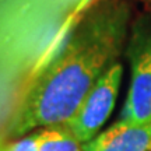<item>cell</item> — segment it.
<instances>
[{
	"mask_svg": "<svg viewBox=\"0 0 151 151\" xmlns=\"http://www.w3.org/2000/svg\"><path fill=\"white\" fill-rule=\"evenodd\" d=\"M129 20L127 1L95 0L62 52L29 88L4 140H16L37 127L63 124L73 118L98 78L116 63Z\"/></svg>",
	"mask_w": 151,
	"mask_h": 151,
	"instance_id": "6da1fadb",
	"label": "cell"
},
{
	"mask_svg": "<svg viewBox=\"0 0 151 151\" xmlns=\"http://www.w3.org/2000/svg\"><path fill=\"white\" fill-rule=\"evenodd\" d=\"M94 1L0 0V141L29 88Z\"/></svg>",
	"mask_w": 151,
	"mask_h": 151,
	"instance_id": "7a4b0ae2",
	"label": "cell"
},
{
	"mask_svg": "<svg viewBox=\"0 0 151 151\" xmlns=\"http://www.w3.org/2000/svg\"><path fill=\"white\" fill-rule=\"evenodd\" d=\"M130 87L122 120L133 124H151V17L134 24L127 46Z\"/></svg>",
	"mask_w": 151,
	"mask_h": 151,
	"instance_id": "3957f363",
	"label": "cell"
},
{
	"mask_svg": "<svg viewBox=\"0 0 151 151\" xmlns=\"http://www.w3.org/2000/svg\"><path fill=\"white\" fill-rule=\"evenodd\" d=\"M122 71L119 62L113 63L98 78L73 118L63 123L83 144L92 140L109 118L119 94Z\"/></svg>",
	"mask_w": 151,
	"mask_h": 151,
	"instance_id": "277c9868",
	"label": "cell"
},
{
	"mask_svg": "<svg viewBox=\"0 0 151 151\" xmlns=\"http://www.w3.org/2000/svg\"><path fill=\"white\" fill-rule=\"evenodd\" d=\"M151 147V124L118 122L84 143L86 151H147Z\"/></svg>",
	"mask_w": 151,
	"mask_h": 151,
	"instance_id": "5b68a950",
	"label": "cell"
},
{
	"mask_svg": "<svg viewBox=\"0 0 151 151\" xmlns=\"http://www.w3.org/2000/svg\"><path fill=\"white\" fill-rule=\"evenodd\" d=\"M39 151H86L84 144L76 139L63 124L39 130Z\"/></svg>",
	"mask_w": 151,
	"mask_h": 151,
	"instance_id": "8992f818",
	"label": "cell"
},
{
	"mask_svg": "<svg viewBox=\"0 0 151 151\" xmlns=\"http://www.w3.org/2000/svg\"><path fill=\"white\" fill-rule=\"evenodd\" d=\"M0 151H39V130L0 144Z\"/></svg>",
	"mask_w": 151,
	"mask_h": 151,
	"instance_id": "52a82bcc",
	"label": "cell"
},
{
	"mask_svg": "<svg viewBox=\"0 0 151 151\" xmlns=\"http://www.w3.org/2000/svg\"><path fill=\"white\" fill-rule=\"evenodd\" d=\"M143 1H151V0H143Z\"/></svg>",
	"mask_w": 151,
	"mask_h": 151,
	"instance_id": "ba28073f",
	"label": "cell"
},
{
	"mask_svg": "<svg viewBox=\"0 0 151 151\" xmlns=\"http://www.w3.org/2000/svg\"><path fill=\"white\" fill-rule=\"evenodd\" d=\"M150 151H151V147H150Z\"/></svg>",
	"mask_w": 151,
	"mask_h": 151,
	"instance_id": "9c48e42d",
	"label": "cell"
}]
</instances>
